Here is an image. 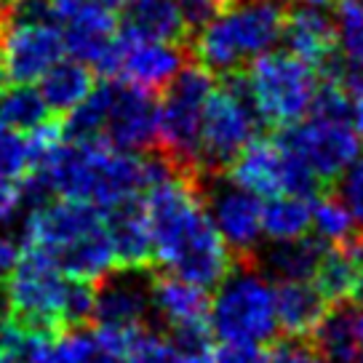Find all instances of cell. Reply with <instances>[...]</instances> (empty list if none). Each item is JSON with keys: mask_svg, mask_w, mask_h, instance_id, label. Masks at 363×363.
Segmentation results:
<instances>
[{"mask_svg": "<svg viewBox=\"0 0 363 363\" xmlns=\"http://www.w3.org/2000/svg\"><path fill=\"white\" fill-rule=\"evenodd\" d=\"M233 184L254 193L257 198H272L286 193V150L270 139H254L225 171Z\"/></svg>", "mask_w": 363, "mask_h": 363, "instance_id": "obj_19", "label": "cell"}, {"mask_svg": "<svg viewBox=\"0 0 363 363\" xmlns=\"http://www.w3.org/2000/svg\"><path fill=\"white\" fill-rule=\"evenodd\" d=\"M337 11V45H342V62L363 69V6L358 0H340Z\"/></svg>", "mask_w": 363, "mask_h": 363, "instance_id": "obj_30", "label": "cell"}, {"mask_svg": "<svg viewBox=\"0 0 363 363\" xmlns=\"http://www.w3.org/2000/svg\"><path fill=\"white\" fill-rule=\"evenodd\" d=\"M358 257H361V278H358V289H355L352 302H355V305H363V238H361V246H358Z\"/></svg>", "mask_w": 363, "mask_h": 363, "instance_id": "obj_40", "label": "cell"}, {"mask_svg": "<svg viewBox=\"0 0 363 363\" xmlns=\"http://www.w3.org/2000/svg\"><path fill=\"white\" fill-rule=\"evenodd\" d=\"M115 24L125 40L190 45V30L177 9V0H125Z\"/></svg>", "mask_w": 363, "mask_h": 363, "instance_id": "obj_18", "label": "cell"}, {"mask_svg": "<svg viewBox=\"0 0 363 363\" xmlns=\"http://www.w3.org/2000/svg\"><path fill=\"white\" fill-rule=\"evenodd\" d=\"M310 230H315L318 238L329 246H352L363 238L350 211L331 190H323L310 201Z\"/></svg>", "mask_w": 363, "mask_h": 363, "instance_id": "obj_27", "label": "cell"}, {"mask_svg": "<svg viewBox=\"0 0 363 363\" xmlns=\"http://www.w3.org/2000/svg\"><path fill=\"white\" fill-rule=\"evenodd\" d=\"M13 3H16V0H0V22H3V19H6V13L13 9Z\"/></svg>", "mask_w": 363, "mask_h": 363, "instance_id": "obj_43", "label": "cell"}, {"mask_svg": "<svg viewBox=\"0 0 363 363\" xmlns=\"http://www.w3.org/2000/svg\"><path fill=\"white\" fill-rule=\"evenodd\" d=\"M19 254H22V243L11 238L9 233H0V281L11 272V267L19 259Z\"/></svg>", "mask_w": 363, "mask_h": 363, "instance_id": "obj_38", "label": "cell"}, {"mask_svg": "<svg viewBox=\"0 0 363 363\" xmlns=\"http://www.w3.org/2000/svg\"><path fill=\"white\" fill-rule=\"evenodd\" d=\"M142 201L152 238V264H163L169 275L206 291L222 284L235 257L206 214L198 182L169 177L145 190Z\"/></svg>", "mask_w": 363, "mask_h": 363, "instance_id": "obj_1", "label": "cell"}, {"mask_svg": "<svg viewBox=\"0 0 363 363\" xmlns=\"http://www.w3.org/2000/svg\"><path fill=\"white\" fill-rule=\"evenodd\" d=\"M289 54L307 62L310 67H323L337 54V24L318 9H294L286 11L284 33Z\"/></svg>", "mask_w": 363, "mask_h": 363, "instance_id": "obj_20", "label": "cell"}, {"mask_svg": "<svg viewBox=\"0 0 363 363\" xmlns=\"http://www.w3.org/2000/svg\"><path fill=\"white\" fill-rule=\"evenodd\" d=\"M275 139L302 160L326 190L337 184V179L350 169L361 152V136L350 121L342 118L310 115L305 121L278 128Z\"/></svg>", "mask_w": 363, "mask_h": 363, "instance_id": "obj_9", "label": "cell"}, {"mask_svg": "<svg viewBox=\"0 0 363 363\" xmlns=\"http://www.w3.org/2000/svg\"><path fill=\"white\" fill-rule=\"evenodd\" d=\"M267 363H329L310 337H286L267 352Z\"/></svg>", "mask_w": 363, "mask_h": 363, "instance_id": "obj_32", "label": "cell"}, {"mask_svg": "<svg viewBox=\"0 0 363 363\" xmlns=\"http://www.w3.org/2000/svg\"><path fill=\"white\" fill-rule=\"evenodd\" d=\"M0 33H3V22H0Z\"/></svg>", "mask_w": 363, "mask_h": 363, "instance_id": "obj_46", "label": "cell"}, {"mask_svg": "<svg viewBox=\"0 0 363 363\" xmlns=\"http://www.w3.org/2000/svg\"><path fill=\"white\" fill-rule=\"evenodd\" d=\"M65 57L62 33L51 24H3L0 67L11 83H35Z\"/></svg>", "mask_w": 363, "mask_h": 363, "instance_id": "obj_15", "label": "cell"}, {"mask_svg": "<svg viewBox=\"0 0 363 363\" xmlns=\"http://www.w3.org/2000/svg\"><path fill=\"white\" fill-rule=\"evenodd\" d=\"M91 89H94V69L72 57L59 59L57 65H51L38 78V94L43 96L45 107L54 118L67 115L75 104L86 99Z\"/></svg>", "mask_w": 363, "mask_h": 363, "instance_id": "obj_24", "label": "cell"}, {"mask_svg": "<svg viewBox=\"0 0 363 363\" xmlns=\"http://www.w3.org/2000/svg\"><path fill=\"white\" fill-rule=\"evenodd\" d=\"M358 3H361V6H363V0H358Z\"/></svg>", "mask_w": 363, "mask_h": 363, "instance_id": "obj_47", "label": "cell"}, {"mask_svg": "<svg viewBox=\"0 0 363 363\" xmlns=\"http://www.w3.org/2000/svg\"><path fill=\"white\" fill-rule=\"evenodd\" d=\"M240 72L262 123L286 128L307 115L318 86L315 67L307 62L289 51H267L251 59Z\"/></svg>", "mask_w": 363, "mask_h": 363, "instance_id": "obj_7", "label": "cell"}, {"mask_svg": "<svg viewBox=\"0 0 363 363\" xmlns=\"http://www.w3.org/2000/svg\"><path fill=\"white\" fill-rule=\"evenodd\" d=\"M152 315L163 320L169 329V340L184 355L211 347V326H208V294L206 289L187 284L177 275H155L150 284Z\"/></svg>", "mask_w": 363, "mask_h": 363, "instance_id": "obj_10", "label": "cell"}, {"mask_svg": "<svg viewBox=\"0 0 363 363\" xmlns=\"http://www.w3.org/2000/svg\"><path fill=\"white\" fill-rule=\"evenodd\" d=\"M54 24L62 33V43L72 59L110 78L118 24L110 11L94 0H54Z\"/></svg>", "mask_w": 363, "mask_h": 363, "instance_id": "obj_12", "label": "cell"}, {"mask_svg": "<svg viewBox=\"0 0 363 363\" xmlns=\"http://www.w3.org/2000/svg\"><path fill=\"white\" fill-rule=\"evenodd\" d=\"M94 3L102 6L104 11H110V13H118L125 6V0H94Z\"/></svg>", "mask_w": 363, "mask_h": 363, "instance_id": "obj_41", "label": "cell"}, {"mask_svg": "<svg viewBox=\"0 0 363 363\" xmlns=\"http://www.w3.org/2000/svg\"><path fill=\"white\" fill-rule=\"evenodd\" d=\"M214 86V75L190 59L163 89L158 104L155 150L179 177L193 182L201 179V121Z\"/></svg>", "mask_w": 363, "mask_h": 363, "instance_id": "obj_4", "label": "cell"}, {"mask_svg": "<svg viewBox=\"0 0 363 363\" xmlns=\"http://www.w3.org/2000/svg\"><path fill=\"white\" fill-rule=\"evenodd\" d=\"M323 249L326 243L320 238L302 235L294 240H272L267 249L259 251L257 246L249 257L235 259H249L257 270H264V275H272L278 281H310Z\"/></svg>", "mask_w": 363, "mask_h": 363, "instance_id": "obj_21", "label": "cell"}, {"mask_svg": "<svg viewBox=\"0 0 363 363\" xmlns=\"http://www.w3.org/2000/svg\"><path fill=\"white\" fill-rule=\"evenodd\" d=\"M107 113H104L102 145L123 152H147L155 147L158 134V102L145 89L118 78L107 80Z\"/></svg>", "mask_w": 363, "mask_h": 363, "instance_id": "obj_14", "label": "cell"}, {"mask_svg": "<svg viewBox=\"0 0 363 363\" xmlns=\"http://www.w3.org/2000/svg\"><path fill=\"white\" fill-rule=\"evenodd\" d=\"M91 350V334L83 329H67L54 337L33 342L19 363H86Z\"/></svg>", "mask_w": 363, "mask_h": 363, "instance_id": "obj_29", "label": "cell"}, {"mask_svg": "<svg viewBox=\"0 0 363 363\" xmlns=\"http://www.w3.org/2000/svg\"><path fill=\"white\" fill-rule=\"evenodd\" d=\"M190 62V48L179 43H155V40H125L118 35L110 78L125 80L150 94L163 91L171 78Z\"/></svg>", "mask_w": 363, "mask_h": 363, "instance_id": "obj_16", "label": "cell"}, {"mask_svg": "<svg viewBox=\"0 0 363 363\" xmlns=\"http://www.w3.org/2000/svg\"><path fill=\"white\" fill-rule=\"evenodd\" d=\"M310 340L326 355L329 363H355L361 358L358 345V307L355 302H340L326 310Z\"/></svg>", "mask_w": 363, "mask_h": 363, "instance_id": "obj_25", "label": "cell"}, {"mask_svg": "<svg viewBox=\"0 0 363 363\" xmlns=\"http://www.w3.org/2000/svg\"><path fill=\"white\" fill-rule=\"evenodd\" d=\"M0 363H16L13 352L6 347V342H3V340H0Z\"/></svg>", "mask_w": 363, "mask_h": 363, "instance_id": "obj_42", "label": "cell"}, {"mask_svg": "<svg viewBox=\"0 0 363 363\" xmlns=\"http://www.w3.org/2000/svg\"><path fill=\"white\" fill-rule=\"evenodd\" d=\"M102 214L118 267H152V238L145 201L139 195L123 198L102 208Z\"/></svg>", "mask_w": 363, "mask_h": 363, "instance_id": "obj_17", "label": "cell"}, {"mask_svg": "<svg viewBox=\"0 0 363 363\" xmlns=\"http://www.w3.org/2000/svg\"><path fill=\"white\" fill-rule=\"evenodd\" d=\"M198 193L206 214L222 235L233 257H249L259 246L262 203L249 190L227 179L225 174H203L198 179Z\"/></svg>", "mask_w": 363, "mask_h": 363, "instance_id": "obj_11", "label": "cell"}, {"mask_svg": "<svg viewBox=\"0 0 363 363\" xmlns=\"http://www.w3.org/2000/svg\"><path fill=\"white\" fill-rule=\"evenodd\" d=\"M262 233L270 240H294L310 233V201L296 195H272L262 206Z\"/></svg>", "mask_w": 363, "mask_h": 363, "instance_id": "obj_28", "label": "cell"}, {"mask_svg": "<svg viewBox=\"0 0 363 363\" xmlns=\"http://www.w3.org/2000/svg\"><path fill=\"white\" fill-rule=\"evenodd\" d=\"M286 3H296V6H305V9H318V11H323V9H334L340 0H286Z\"/></svg>", "mask_w": 363, "mask_h": 363, "instance_id": "obj_39", "label": "cell"}, {"mask_svg": "<svg viewBox=\"0 0 363 363\" xmlns=\"http://www.w3.org/2000/svg\"><path fill=\"white\" fill-rule=\"evenodd\" d=\"M259 115L254 110L243 72L225 75L222 86H214L203 107L201 121V177L225 174L233 160L257 139Z\"/></svg>", "mask_w": 363, "mask_h": 363, "instance_id": "obj_8", "label": "cell"}, {"mask_svg": "<svg viewBox=\"0 0 363 363\" xmlns=\"http://www.w3.org/2000/svg\"><path fill=\"white\" fill-rule=\"evenodd\" d=\"M89 334H91V350L86 363H125V352H121L118 347L102 342L99 337H94V331H89Z\"/></svg>", "mask_w": 363, "mask_h": 363, "instance_id": "obj_37", "label": "cell"}, {"mask_svg": "<svg viewBox=\"0 0 363 363\" xmlns=\"http://www.w3.org/2000/svg\"><path fill=\"white\" fill-rule=\"evenodd\" d=\"M214 363H267V352L259 345H233L222 342L214 350Z\"/></svg>", "mask_w": 363, "mask_h": 363, "instance_id": "obj_35", "label": "cell"}, {"mask_svg": "<svg viewBox=\"0 0 363 363\" xmlns=\"http://www.w3.org/2000/svg\"><path fill=\"white\" fill-rule=\"evenodd\" d=\"M235 0H177V9H179L182 19L190 30V40L195 35L203 30L206 24L216 19L222 11H227Z\"/></svg>", "mask_w": 363, "mask_h": 363, "instance_id": "obj_33", "label": "cell"}, {"mask_svg": "<svg viewBox=\"0 0 363 363\" xmlns=\"http://www.w3.org/2000/svg\"><path fill=\"white\" fill-rule=\"evenodd\" d=\"M272 299L275 326L286 337H313L320 318L331 307L310 281H278L272 289Z\"/></svg>", "mask_w": 363, "mask_h": 363, "instance_id": "obj_22", "label": "cell"}, {"mask_svg": "<svg viewBox=\"0 0 363 363\" xmlns=\"http://www.w3.org/2000/svg\"><path fill=\"white\" fill-rule=\"evenodd\" d=\"M24 249L45 254L69 278L96 281L118 267L102 208L54 198L24 216Z\"/></svg>", "mask_w": 363, "mask_h": 363, "instance_id": "obj_2", "label": "cell"}, {"mask_svg": "<svg viewBox=\"0 0 363 363\" xmlns=\"http://www.w3.org/2000/svg\"><path fill=\"white\" fill-rule=\"evenodd\" d=\"M358 345H361L363 352V310H358Z\"/></svg>", "mask_w": 363, "mask_h": 363, "instance_id": "obj_44", "label": "cell"}, {"mask_svg": "<svg viewBox=\"0 0 363 363\" xmlns=\"http://www.w3.org/2000/svg\"><path fill=\"white\" fill-rule=\"evenodd\" d=\"M6 83H9V78H6V72H3V67H0V91L6 89Z\"/></svg>", "mask_w": 363, "mask_h": 363, "instance_id": "obj_45", "label": "cell"}, {"mask_svg": "<svg viewBox=\"0 0 363 363\" xmlns=\"http://www.w3.org/2000/svg\"><path fill=\"white\" fill-rule=\"evenodd\" d=\"M358 246H361V240L352 246H329L326 243L315 270L310 275V284L315 286L329 305L352 302V296H355L358 278H361Z\"/></svg>", "mask_w": 363, "mask_h": 363, "instance_id": "obj_23", "label": "cell"}, {"mask_svg": "<svg viewBox=\"0 0 363 363\" xmlns=\"http://www.w3.org/2000/svg\"><path fill=\"white\" fill-rule=\"evenodd\" d=\"M125 363H184V352L169 337L142 329L125 350Z\"/></svg>", "mask_w": 363, "mask_h": 363, "instance_id": "obj_31", "label": "cell"}, {"mask_svg": "<svg viewBox=\"0 0 363 363\" xmlns=\"http://www.w3.org/2000/svg\"><path fill=\"white\" fill-rule=\"evenodd\" d=\"M19 211V182L0 174V225L11 222Z\"/></svg>", "mask_w": 363, "mask_h": 363, "instance_id": "obj_36", "label": "cell"}, {"mask_svg": "<svg viewBox=\"0 0 363 363\" xmlns=\"http://www.w3.org/2000/svg\"><path fill=\"white\" fill-rule=\"evenodd\" d=\"M208 326L216 340L264 345L275 337V299L267 275L249 259H235L208 305Z\"/></svg>", "mask_w": 363, "mask_h": 363, "instance_id": "obj_5", "label": "cell"}, {"mask_svg": "<svg viewBox=\"0 0 363 363\" xmlns=\"http://www.w3.org/2000/svg\"><path fill=\"white\" fill-rule=\"evenodd\" d=\"M67 278L45 254L24 249L11 272L3 278L9 296V320L30 337H54L65 329V291Z\"/></svg>", "mask_w": 363, "mask_h": 363, "instance_id": "obj_6", "label": "cell"}, {"mask_svg": "<svg viewBox=\"0 0 363 363\" xmlns=\"http://www.w3.org/2000/svg\"><path fill=\"white\" fill-rule=\"evenodd\" d=\"M152 267H115L94 281V329L136 334L152 315Z\"/></svg>", "mask_w": 363, "mask_h": 363, "instance_id": "obj_13", "label": "cell"}, {"mask_svg": "<svg viewBox=\"0 0 363 363\" xmlns=\"http://www.w3.org/2000/svg\"><path fill=\"white\" fill-rule=\"evenodd\" d=\"M355 363H363V361H355Z\"/></svg>", "mask_w": 363, "mask_h": 363, "instance_id": "obj_48", "label": "cell"}, {"mask_svg": "<svg viewBox=\"0 0 363 363\" xmlns=\"http://www.w3.org/2000/svg\"><path fill=\"white\" fill-rule=\"evenodd\" d=\"M51 118L54 115L48 113L43 96L30 83H13L0 91V125L3 128L16 131V134H30L48 123Z\"/></svg>", "mask_w": 363, "mask_h": 363, "instance_id": "obj_26", "label": "cell"}, {"mask_svg": "<svg viewBox=\"0 0 363 363\" xmlns=\"http://www.w3.org/2000/svg\"><path fill=\"white\" fill-rule=\"evenodd\" d=\"M284 0H235L190 40V59L211 75H233L272 51L284 33Z\"/></svg>", "mask_w": 363, "mask_h": 363, "instance_id": "obj_3", "label": "cell"}, {"mask_svg": "<svg viewBox=\"0 0 363 363\" xmlns=\"http://www.w3.org/2000/svg\"><path fill=\"white\" fill-rule=\"evenodd\" d=\"M340 201L345 203V208H347L350 216L355 219L358 230L363 233V155L352 160V166L345 171Z\"/></svg>", "mask_w": 363, "mask_h": 363, "instance_id": "obj_34", "label": "cell"}]
</instances>
